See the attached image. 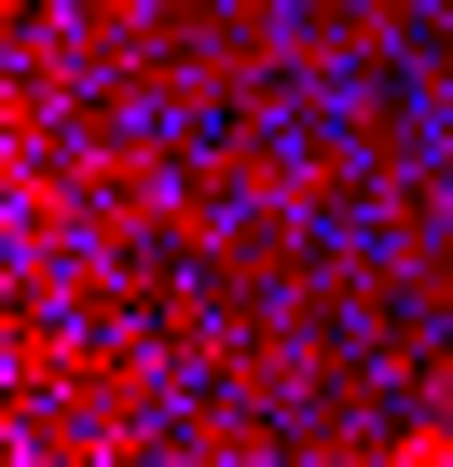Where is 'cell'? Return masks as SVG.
Returning a JSON list of instances; mask_svg holds the SVG:
<instances>
[{"instance_id": "cell-1", "label": "cell", "mask_w": 453, "mask_h": 467, "mask_svg": "<svg viewBox=\"0 0 453 467\" xmlns=\"http://www.w3.org/2000/svg\"><path fill=\"white\" fill-rule=\"evenodd\" d=\"M398 467H453V426H412V440H398Z\"/></svg>"}]
</instances>
